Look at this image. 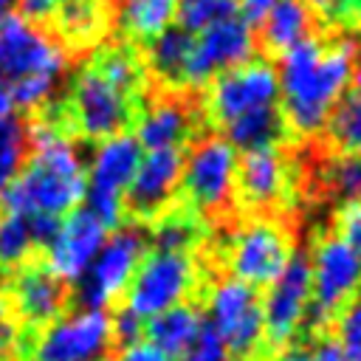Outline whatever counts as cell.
<instances>
[{"label": "cell", "mask_w": 361, "mask_h": 361, "mask_svg": "<svg viewBox=\"0 0 361 361\" xmlns=\"http://www.w3.org/2000/svg\"><path fill=\"white\" fill-rule=\"evenodd\" d=\"M11 6H17V0H0V14L11 11Z\"/></svg>", "instance_id": "bcb514c9"}, {"label": "cell", "mask_w": 361, "mask_h": 361, "mask_svg": "<svg viewBox=\"0 0 361 361\" xmlns=\"http://www.w3.org/2000/svg\"><path fill=\"white\" fill-rule=\"evenodd\" d=\"M282 130H285V124H282L279 107L276 110H262V113H254V116H245V118H237L228 127H223L226 138L234 147H240V149H254V147L276 144Z\"/></svg>", "instance_id": "f1b7e54d"}, {"label": "cell", "mask_w": 361, "mask_h": 361, "mask_svg": "<svg viewBox=\"0 0 361 361\" xmlns=\"http://www.w3.org/2000/svg\"><path fill=\"white\" fill-rule=\"evenodd\" d=\"M110 327H113V338H118V341H124V344H133V341H138V336L144 333V319L124 307V310H118V313L110 319Z\"/></svg>", "instance_id": "8d00e7d4"}, {"label": "cell", "mask_w": 361, "mask_h": 361, "mask_svg": "<svg viewBox=\"0 0 361 361\" xmlns=\"http://www.w3.org/2000/svg\"><path fill=\"white\" fill-rule=\"evenodd\" d=\"M195 282L197 265L189 251H147L124 290L127 310L147 322L175 305H183Z\"/></svg>", "instance_id": "8992f818"}, {"label": "cell", "mask_w": 361, "mask_h": 361, "mask_svg": "<svg viewBox=\"0 0 361 361\" xmlns=\"http://www.w3.org/2000/svg\"><path fill=\"white\" fill-rule=\"evenodd\" d=\"M203 322L234 358L254 355L265 341L262 296L237 276H223L209 288Z\"/></svg>", "instance_id": "5b68a950"}, {"label": "cell", "mask_w": 361, "mask_h": 361, "mask_svg": "<svg viewBox=\"0 0 361 361\" xmlns=\"http://www.w3.org/2000/svg\"><path fill=\"white\" fill-rule=\"evenodd\" d=\"M144 254H147V234L141 228L121 226V228L110 231L107 240L102 243L99 254L93 257L90 268L76 282L82 307L104 310L110 302H116L127 290Z\"/></svg>", "instance_id": "7c38bea8"}, {"label": "cell", "mask_w": 361, "mask_h": 361, "mask_svg": "<svg viewBox=\"0 0 361 361\" xmlns=\"http://www.w3.org/2000/svg\"><path fill=\"white\" fill-rule=\"evenodd\" d=\"M93 65L118 87L124 90L127 96H138L141 85H144V65L138 59V54L130 48V45H110V48H102L93 59Z\"/></svg>", "instance_id": "83f0119b"}, {"label": "cell", "mask_w": 361, "mask_h": 361, "mask_svg": "<svg viewBox=\"0 0 361 361\" xmlns=\"http://www.w3.org/2000/svg\"><path fill=\"white\" fill-rule=\"evenodd\" d=\"M178 0H116V23L133 39H152L175 20Z\"/></svg>", "instance_id": "d4e9b609"}, {"label": "cell", "mask_w": 361, "mask_h": 361, "mask_svg": "<svg viewBox=\"0 0 361 361\" xmlns=\"http://www.w3.org/2000/svg\"><path fill=\"white\" fill-rule=\"evenodd\" d=\"M141 152L144 149L138 138L121 130L102 138L85 161V209H90L107 228H116L121 223L124 192L141 161Z\"/></svg>", "instance_id": "277c9868"}, {"label": "cell", "mask_w": 361, "mask_h": 361, "mask_svg": "<svg viewBox=\"0 0 361 361\" xmlns=\"http://www.w3.org/2000/svg\"><path fill=\"white\" fill-rule=\"evenodd\" d=\"M118 361H175V358H169L149 341H133V344H124Z\"/></svg>", "instance_id": "74e56055"}, {"label": "cell", "mask_w": 361, "mask_h": 361, "mask_svg": "<svg viewBox=\"0 0 361 361\" xmlns=\"http://www.w3.org/2000/svg\"><path fill=\"white\" fill-rule=\"evenodd\" d=\"M11 116H14V104H11V99H8V93L0 87V124H6V121H11Z\"/></svg>", "instance_id": "ee69618b"}, {"label": "cell", "mask_w": 361, "mask_h": 361, "mask_svg": "<svg viewBox=\"0 0 361 361\" xmlns=\"http://www.w3.org/2000/svg\"><path fill=\"white\" fill-rule=\"evenodd\" d=\"M305 3H307V8H310V11H316V14H324V17L336 20V17L347 14L358 0H305Z\"/></svg>", "instance_id": "b9f144b4"}, {"label": "cell", "mask_w": 361, "mask_h": 361, "mask_svg": "<svg viewBox=\"0 0 361 361\" xmlns=\"http://www.w3.org/2000/svg\"><path fill=\"white\" fill-rule=\"evenodd\" d=\"M231 14H237V0H178L175 8L178 25L192 34Z\"/></svg>", "instance_id": "1f68e13d"}, {"label": "cell", "mask_w": 361, "mask_h": 361, "mask_svg": "<svg viewBox=\"0 0 361 361\" xmlns=\"http://www.w3.org/2000/svg\"><path fill=\"white\" fill-rule=\"evenodd\" d=\"M279 361H310V353L305 347H288Z\"/></svg>", "instance_id": "f6af8a7d"}, {"label": "cell", "mask_w": 361, "mask_h": 361, "mask_svg": "<svg viewBox=\"0 0 361 361\" xmlns=\"http://www.w3.org/2000/svg\"><path fill=\"white\" fill-rule=\"evenodd\" d=\"M11 302L25 324L42 327L65 310L68 290L48 268H25L11 285Z\"/></svg>", "instance_id": "ffe728a7"}, {"label": "cell", "mask_w": 361, "mask_h": 361, "mask_svg": "<svg viewBox=\"0 0 361 361\" xmlns=\"http://www.w3.org/2000/svg\"><path fill=\"white\" fill-rule=\"evenodd\" d=\"M322 186L341 203L361 200V155L336 152L322 166Z\"/></svg>", "instance_id": "f546056e"}, {"label": "cell", "mask_w": 361, "mask_h": 361, "mask_svg": "<svg viewBox=\"0 0 361 361\" xmlns=\"http://www.w3.org/2000/svg\"><path fill=\"white\" fill-rule=\"evenodd\" d=\"M110 344V316L96 307H79L42 324L25 350V361H104Z\"/></svg>", "instance_id": "ba28073f"}, {"label": "cell", "mask_w": 361, "mask_h": 361, "mask_svg": "<svg viewBox=\"0 0 361 361\" xmlns=\"http://www.w3.org/2000/svg\"><path fill=\"white\" fill-rule=\"evenodd\" d=\"M195 130V110L186 99H152L135 118V138L141 149H180Z\"/></svg>", "instance_id": "d6986e66"}, {"label": "cell", "mask_w": 361, "mask_h": 361, "mask_svg": "<svg viewBox=\"0 0 361 361\" xmlns=\"http://www.w3.org/2000/svg\"><path fill=\"white\" fill-rule=\"evenodd\" d=\"M14 341H17V330H14V324H11L8 313H6V307L0 305V353H8Z\"/></svg>", "instance_id": "7bdbcfd3"}, {"label": "cell", "mask_w": 361, "mask_h": 361, "mask_svg": "<svg viewBox=\"0 0 361 361\" xmlns=\"http://www.w3.org/2000/svg\"><path fill=\"white\" fill-rule=\"evenodd\" d=\"M197 234L200 226L189 214H164L152 228V243L164 251H189L197 243Z\"/></svg>", "instance_id": "d6a6232c"}, {"label": "cell", "mask_w": 361, "mask_h": 361, "mask_svg": "<svg viewBox=\"0 0 361 361\" xmlns=\"http://www.w3.org/2000/svg\"><path fill=\"white\" fill-rule=\"evenodd\" d=\"M358 54H361V39H358Z\"/></svg>", "instance_id": "7dc6e473"}, {"label": "cell", "mask_w": 361, "mask_h": 361, "mask_svg": "<svg viewBox=\"0 0 361 361\" xmlns=\"http://www.w3.org/2000/svg\"><path fill=\"white\" fill-rule=\"evenodd\" d=\"M290 192V164L276 144L243 149L237 158L234 195L257 212L279 206Z\"/></svg>", "instance_id": "e0dca14e"}, {"label": "cell", "mask_w": 361, "mask_h": 361, "mask_svg": "<svg viewBox=\"0 0 361 361\" xmlns=\"http://www.w3.org/2000/svg\"><path fill=\"white\" fill-rule=\"evenodd\" d=\"M178 361H234V355L226 350V344L206 327L203 336L178 358Z\"/></svg>", "instance_id": "e575fe53"}, {"label": "cell", "mask_w": 361, "mask_h": 361, "mask_svg": "<svg viewBox=\"0 0 361 361\" xmlns=\"http://www.w3.org/2000/svg\"><path fill=\"white\" fill-rule=\"evenodd\" d=\"M17 3H20V14L31 20H45V17H54L65 0H17Z\"/></svg>", "instance_id": "60d3db41"}, {"label": "cell", "mask_w": 361, "mask_h": 361, "mask_svg": "<svg viewBox=\"0 0 361 361\" xmlns=\"http://www.w3.org/2000/svg\"><path fill=\"white\" fill-rule=\"evenodd\" d=\"M237 147L226 135H203L183 155L180 189L200 214H217L234 200Z\"/></svg>", "instance_id": "52a82bcc"}, {"label": "cell", "mask_w": 361, "mask_h": 361, "mask_svg": "<svg viewBox=\"0 0 361 361\" xmlns=\"http://www.w3.org/2000/svg\"><path fill=\"white\" fill-rule=\"evenodd\" d=\"M355 73V48L347 39L307 37L279 54V116L296 135H319Z\"/></svg>", "instance_id": "6da1fadb"}, {"label": "cell", "mask_w": 361, "mask_h": 361, "mask_svg": "<svg viewBox=\"0 0 361 361\" xmlns=\"http://www.w3.org/2000/svg\"><path fill=\"white\" fill-rule=\"evenodd\" d=\"M28 152V135L20 121H6L0 124V195L8 189V183L17 178V172L25 164Z\"/></svg>", "instance_id": "4dcf8cb0"}, {"label": "cell", "mask_w": 361, "mask_h": 361, "mask_svg": "<svg viewBox=\"0 0 361 361\" xmlns=\"http://www.w3.org/2000/svg\"><path fill=\"white\" fill-rule=\"evenodd\" d=\"M336 338L350 355V361H361V290L341 307L336 316Z\"/></svg>", "instance_id": "836d02e7"}, {"label": "cell", "mask_w": 361, "mask_h": 361, "mask_svg": "<svg viewBox=\"0 0 361 361\" xmlns=\"http://www.w3.org/2000/svg\"><path fill=\"white\" fill-rule=\"evenodd\" d=\"M25 135L31 155L0 195L3 209L25 217H65L85 200V158L54 118H37Z\"/></svg>", "instance_id": "7a4b0ae2"}, {"label": "cell", "mask_w": 361, "mask_h": 361, "mask_svg": "<svg viewBox=\"0 0 361 361\" xmlns=\"http://www.w3.org/2000/svg\"><path fill=\"white\" fill-rule=\"evenodd\" d=\"M180 149H147L124 192V206L135 217H158L180 189Z\"/></svg>", "instance_id": "ac0fdd59"}, {"label": "cell", "mask_w": 361, "mask_h": 361, "mask_svg": "<svg viewBox=\"0 0 361 361\" xmlns=\"http://www.w3.org/2000/svg\"><path fill=\"white\" fill-rule=\"evenodd\" d=\"M56 28L73 45L93 42L104 28V3L102 0H65L56 8Z\"/></svg>", "instance_id": "484cf974"}, {"label": "cell", "mask_w": 361, "mask_h": 361, "mask_svg": "<svg viewBox=\"0 0 361 361\" xmlns=\"http://www.w3.org/2000/svg\"><path fill=\"white\" fill-rule=\"evenodd\" d=\"M279 79L276 68L265 59H248L212 79L206 93V113L217 127H228L237 118L276 110Z\"/></svg>", "instance_id": "30bf717a"}, {"label": "cell", "mask_w": 361, "mask_h": 361, "mask_svg": "<svg viewBox=\"0 0 361 361\" xmlns=\"http://www.w3.org/2000/svg\"><path fill=\"white\" fill-rule=\"evenodd\" d=\"M206 330L203 322V310H197L195 305H175L152 319H147L144 333L147 341L152 347H158L161 353H166L169 358H180Z\"/></svg>", "instance_id": "44dd1931"}, {"label": "cell", "mask_w": 361, "mask_h": 361, "mask_svg": "<svg viewBox=\"0 0 361 361\" xmlns=\"http://www.w3.org/2000/svg\"><path fill=\"white\" fill-rule=\"evenodd\" d=\"M107 231L110 228L90 209L68 212L65 217H59L56 231L42 245L45 248V268L62 285H76L85 276V271L90 268L102 243L107 240Z\"/></svg>", "instance_id": "9a60e30c"}, {"label": "cell", "mask_w": 361, "mask_h": 361, "mask_svg": "<svg viewBox=\"0 0 361 361\" xmlns=\"http://www.w3.org/2000/svg\"><path fill=\"white\" fill-rule=\"evenodd\" d=\"M276 0H237V14L248 23V25H259L265 20V14L274 8Z\"/></svg>", "instance_id": "ab89813d"}, {"label": "cell", "mask_w": 361, "mask_h": 361, "mask_svg": "<svg viewBox=\"0 0 361 361\" xmlns=\"http://www.w3.org/2000/svg\"><path fill=\"white\" fill-rule=\"evenodd\" d=\"M336 234L355 251H361V200L341 203V209L336 212Z\"/></svg>", "instance_id": "d590c367"}, {"label": "cell", "mask_w": 361, "mask_h": 361, "mask_svg": "<svg viewBox=\"0 0 361 361\" xmlns=\"http://www.w3.org/2000/svg\"><path fill=\"white\" fill-rule=\"evenodd\" d=\"M259 34L268 51L282 54L296 42L313 37V11L305 0H276L259 23Z\"/></svg>", "instance_id": "7402d4cb"}, {"label": "cell", "mask_w": 361, "mask_h": 361, "mask_svg": "<svg viewBox=\"0 0 361 361\" xmlns=\"http://www.w3.org/2000/svg\"><path fill=\"white\" fill-rule=\"evenodd\" d=\"M37 240L31 228V217L0 209V268H20L34 254Z\"/></svg>", "instance_id": "4316f807"}, {"label": "cell", "mask_w": 361, "mask_h": 361, "mask_svg": "<svg viewBox=\"0 0 361 361\" xmlns=\"http://www.w3.org/2000/svg\"><path fill=\"white\" fill-rule=\"evenodd\" d=\"M310 268V319L324 324L341 313V307L361 290V251H355L338 234L316 240L307 259Z\"/></svg>", "instance_id": "9c48e42d"}, {"label": "cell", "mask_w": 361, "mask_h": 361, "mask_svg": "<svg viewBox=\"0 0 361 361\" xmlns=\"http://www.w3.org/2000/svg\"><path fill=\"white\" fill-rule=\"evenodd\" d=\"M262 324L271 344H290L310 313V268L307 259L290 257V262L265 285Z\"/></svg>", "instance_id": "2e32d148"}, {"label": "cell", "mask_w": 361, "mask_h": 361, "mask_svg": "<svg viewBox=\"0 0 361 361\" xmlns=\"http://www.w3.org/2000/svg\"><path fill=\"white\" fill-rule=\"evenodd\" d=\"M68 104L76 130L93 141L121 133L133 116V96L118 90L93 62L73 76Z\"/></svg>", "instance_id": "4fadbf2b"}, {"label": "cell", "mask_w": 361, "mask_h": 361, "mask_svg": "<svg viewBox=\"0 0 361 361\" xmlns=\"http://www.w3.org/2000/svg\"><path fill=\"white\" fill-rule=\"evenodd\" d=\"M307 353H310V361H350L338 338H319Z\"/></svg>", "instance_id": "f35d334b"}, {"label": "cell", "mask_w": 361, "mask_h": 361, "mask_svg": "<svg viewBox=\"0 0 361 361\" xmlns=\"http://www.w3.org/2000/svg\"><path fill=\"white\" fill-rule=\"evenodd\" d=\"M293 257V240L288 228L274 217H248L243 220L226 245V259L231 268V276L265 288L276 279V274L290 262Z\"/></svg>", "instance_id": "8fae6325"}, {"label": "cell", "mask_w": 361, "mask_h": 361, "mask_svg": "<svg viewBox=\"0 0 361 361\" xmlns=\"http://www.w3.org/2000/svg\"><path fill=\"white\" fill-rule=\"evenodd\" d=\"M68 73L65 45L37 20L0 14V87L20 110H39Z\"/></svg>", "instance_id": "3957f363"}, {"label": "cell", "mask_w": 361, "mask_h": 361, "mask_svg": "<svg viewBox=\"0 0 361 361\" xmlns=\"http://www.w3.org/2000/svg\"><path fill=\"white\" fill-rule=\"evenodd\" d=\"M322 133L336 152L361 155V71L353 73Z\"/></svg>", "instance_id": "603a6c76"}, {"label": "cell", "mask_w": 361, "mask_h": 361, "mask_svg": "<svg viewBox=\"0 0 361 361\" xmlns=\"http://www.w3.org/2000/svg\"><path fill=\"white\" fill-rule=\"evenodd\" d=\"M254 51H257L254 28L240 14L223 17L212 25L195 31L192 54H189L186 73H183V85L186 87L206 85L217 73L231 71V68L254 59Z\"/></svg>", "instance_id": "5bb4252c"}, {"label": "cell", "mask_w": 361, "mask_h": 361, "mask_svg": "<svg viewBox=\"0 0 361 361\" xmlns=\"http://www.w3.org/2000/svg\"><path fill=\"white\" fill-rule=\"evenodd\" d=\"M192 39H195V34L180 25H169L161 34H155L152 39H147L149 71L169 85H183L186 62L192 54Z\"/></svg>", "instance_id": "cb8c5ba5"}]
</instances>
